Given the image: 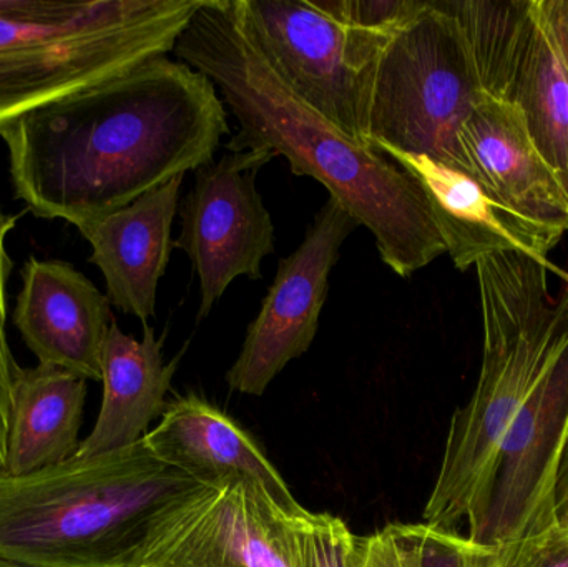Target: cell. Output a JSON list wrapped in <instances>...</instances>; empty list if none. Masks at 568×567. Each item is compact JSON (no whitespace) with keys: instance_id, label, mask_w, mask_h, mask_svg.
Here are the masks:
<instances>
[{"instance_id":"1","label":"cell","mask_w":568,"mask_h":567,"mask_svg":"<svg viewBox=\"0 0 568 567\" xmlns=\"http://www.w3.org/2000/svg\"><path fill=\"white\" fill-rule=\"evenodd\" d=\"M229 133L215 83L163 55L23 113L0 139L17 199L80 229L213 162Z\"/></svg>"},{"instance_id":"2","label":"cell","mask_w":568,"mask_h":567,"mask_svg":"<svg viewBox=\"0 0 568 567\" xmlns=\"http://www.w3.org/2000/svg\"><path fill=\"white\" fill-rule=\"evenodd\" d=\"M173 53L215 83L239 123L230 152L270 150L326 186L376 240L381 260L409 279L447 253L416 180L297 99L236 19L230 0H203Z\"/></svg>"},{"instance_id":"3","label":"cell","mask_w":568,"mask_h":567,"mask_svg":"<svg viewBox=\"0 0 568 567\" xmlns=\"http://www.w3.org/2000/svg\"><path fill=\"white\" fill-rule=\"evenodd\" d=\"M202 483L145 438L40 472H0V561L20 567H139L153 533Z\"/></svg>"},{"instance_id":"4","label":"cell","mask_w":568,"mask_h":567,"mask_svg":"<svg viewBox=\"0 0 568 567\" xmlns=\"http://www.w3.org/2000/svg\"><path fill=\"white\" fill-rule=\"evenodd\" d=\"M474 266L483 305V368L474 395L450 419L423 515L427 525L447 529L466 522L507 428L568 328V275L552 298L549 262L506 252Z\"/></svg>"},{"instance_id":"5","label":"cell","mask_w":568,"mask_h":567,"mask_svg":"<svg viewBox=\"0 0 568 567\" xmlns=\"http://www.w3.org/2000/svg\"><path fill=\"white\" fill-rule=\"evenodd\" d=\"M203 0H0V129L166 55Z\"/></svg>"},{"instance_id":"6","label":"cell","mask_w":568,"mask_h":567,"mask_svg":"<svg viewBox=\"0 0 568 567\" xmlns=\"http://www.w3.org/2000/svg\"><path fill=\"white\" fill-rule=\"evenodd\" d=\"M484 99L456 17L446 0H426L371 70L367 146L426 155L476 180L460 132Z\"/></svg>"},{"instance_id":"7","label":"cell","mask_w":568,"mask_h":567,"mask_svg":"<svg viewBox=\"0 0 568 567\" xmlns=\"http://www.w3.org/2000/svg\"><path fill=\"white\" fill-rule=\"evenodd\" d=\"M567 438L568 328L500 442L466 519L470 539L517 548L557 526Z\"/></svg>"},{"instance_id":"8","label":"cell","mask_w":568,"mask_h":567,"mask_svg":"<svg viewBox=\"0 0 568 567\" xmlns=\"http://www.w3.org/2000/svg\"><path fill=\"white\" fill-rule=\"evenodd\" d=\"M276 156L270 150L226 153L196 170L193 189L180 202L182 233L173 249L183 250L199 273V322L239 276L262 280L263 260L275 253V225L256 176Z\"/></svg>"},{"instance_id":"9","label":"cell","mask_w":568,"mask_h":567,"mask_svg":"<svg viewBox=\"0 0 568 567\" xmlns=\"http://www.w3.org/2000/svg\"><path fill=\"white\" fill-rule=\"evenodd\" d=\"M297 518L256 483L223 479L162 519L139 567H301Z\"/></svg>"},{"instance_id":"10","label":"cell","mask_w":568,"mask_h":567,"mask_svg":"<svg viewBox=\"0 0 568 567\" xmlns=\"http://www.w3.org/2000/svg\"><path fill=\"white\" fill-rule=\"evenodd\" d=\"M246 36L291 92L367 146L366 80L351 65L346 29L320 0H230Z\"/></svg>"},{"instance_id":"11","label":"cell","mask_w":568,"mask_h":567,"mask_svg":"<svg viewBox=\"0 0 568 567\" xmlns=\"http://www.w3.org/2000/svg\"><path fill=\"white\" fill-rule=\"evenodd\" d=\"M361 223L334 199H327L303 243L286 259L246 332L242 352L226 383L242 395H265L273 379L313 345L329 292V275L341 246Z\"/></svg>"},{"instance_id":"12","label":"cell","mask_w":568,"mask_h":567,"mask_svg":"<svg viewBox=\"0 0 568 567\" xmlns=\"http://www.w3.org/2000/svg\"><path fill=\"white\" fill-rule=\"evenodd\" d=\"M13 308V326L39 365L80 378L102 379V346L112 325V305L72 263L30 256Z\"/></svg>"},{"instance_id":"13","label":"cell","mask_w":568,"mask_h":567,"mask_svg":"<svg viewBox=\"0 0 568 567\" xmlns=\"http://www.w3.org/2000/svg\"><path fill=\"white\" fill-rule=\"evenodd\" d=\"M371 149L399 163L426 196L447 253L457 269L469 270L480 259L517 252L549 262L547 255L564 233L530 222L504 206L479 182L436 160L393 146Z\"/></svg>"},{"instance_id":"14","label":"cell","mask_w":568,"mask_h":567,"mask_svg":"<svg viewBox=\"0 0 568 567\" xmlns=\"http://www.w3.org/2000/svg\"><path fill=\"white\" fill-rule=\"evenodd\" d=\"M183 175L140 196L119 212L80 226L92 246L90 263L105 279L106 298L146 325L155 316L156 290L173 249Z\"/></svg>"},{"instance_id":"15","label":"cell","mask_w":568,"mask_h":567,"mask_svg":"<svg viewBox=\"0 0 568 567\" xmlns=\"http://www.w3.org/2000/svg\"><path fill=\"white\" fill-rule=\"evenodd\" d=\"M460 145L477 182L517 215L568 232V196L534 145L517 107L486 99L464 123Z\"/></svg>"},{"instance_id":"16","label":"cell","mask_w":568,"mask_h":567,"mask_svg":"<svg viewBox=\"0 0 568 567\" xmlns=\"http://www.w3.org/2000/svg\"><path fill=\"white\" fill-rule=\"evenodd\" d=\"M162 462L182 469L202 485L245 478L265 488L286 515L307 512L258 443L229 415L202 396H179L166 406L159 425L145 436Z\"/></svg>"},{"instance_id":"17","label":"cell","mask_w":568,"mask_h":567,"mask_svg":"<svg viewBox=\"0 0 568 567\" xmlns=\"http://www.w3.org/2000/svg\"><path fill=\"white\" fill-rule=\"evenodd\" d=\"M163 338L143 325V338L122 332L113 320L102 346L103 395L95 426L80 443L75 458L120 452L142 442L150 425L165 413L166 395L180 358L163 362Z\"/></svg>"},{"instance_id":"18","label":"cell","mask_w":568,"mask_h":567,"mask_svg":"<svg viewBox=\"0 0 568 567\" xmlns=\"http://www.w3.org/2000/svg\"><path fill=\"white\" fill-rule=\"evenodd\" d=\"M85 399L87 379L53 366H19L2 473L30 475L72 459L82 443Z\"/></svg>"},{"instance_id":"19","label":"cell","mask_w":568,"mask_h":567,"mask_svg":"<svg viewBox=\"0 0 568 567\" xmlns=\"http://www.w3.org/2000/svg\"><path fill=\"white\" fill-rule=\"evenodd\" d=\"M484 95L506 102L539 26L537 0H446Z\"/></svg>"},{"instance_id":"20","label":"cell","mask_w":568,"mask_h":567,"mask_svg":"<svg viewBox=\"0 0 568 567\" xmlns=\"http://www.w3.org/2000/svg\"><path fill=\"white\" fill-rule=\"evenodd\" d=\"M507 103L523 113L534 145L568 196V69L540 13Z\"/></svg>"},{"instance_id":"21","label":"cell","mask_w":568,"mask_h":567,"mask_svg":"<svg viewBox=\"0 0 568 567\" xmlns=\"http://www.w3.org/2000/svg\"><path fill=\"white\" fill-rule=\"evenodd\" d=\"M403 567H509L517 548L483 545L427 523L386 526Z\"/></svg>"},{"instance_id":"22","label":"cell","mask_w":568,"mask_h":567,"mask_svg":"<svg viewBox=\"0 0 568 567\" xmlns=\"http://www.w3.org/2000/svg\"><path fill=\"white\" fill-rule=\"evenodd\" d=\"M296 525L301 567H357V536L339 516L306 512Z\"/></svg>"},{"instance_id":"23","label":"cell","mask_w":568,"mask_h":567,"mask_svg":"<svg viewBox=\"0 0 568 567\" xmlns=\"http://www.w3.org/2000/svg\"><path fill=\"white\" fill-rule=\"evenodd\" d=\"M17 222L19 215H10L0 209V472L6 466L13 378L19 369L7 340V285L13 269L7 242L10 233L16 230Z\"/></svg>"},{"instance_id":"24","label":"cell","mask_w":568,"mask_h":567,"mask_svg":"<svg viewBox=\"0 0 568 567\" xmlns=\"http://www.w3.org/2000/svg\"><path fill=\"white\" fill-rule=\"evenodd\" d=\"M509 567H568V529L554 526L517 546Z\"/></svg>"},{"instance_id":"25","label":"cell","mask_w":568,"mask_h":567,"mask_svg":"<svg viewBox=\"0 0 568 567\" xmlns=\"http://www.w3.org/2000/svg\"><path fill=\"white\" fill-rule=\"evenodd\" d=\"M537 9L568 69V0H537Z\"/></svg>"},{"instance_id":"26","label":"cell","mask_w":568,"mask_h":567,"mask_svg":"<svg viewBox=\"0 0 568 567\" xmlns=\"http://www.w3.org/2000/svg\"><path fill=\"white\" fill-rule=\"evenodd\" d=\"M556 519L559 528L568 529V438L560 462L556 485Z\"/></svg>"},{"instance_id":"27","label":"cell","mask_w":568,"mask_h":567,"mask_svg":"<svg viewBox=\"0 0 568 567\" xmlns=\"http://www.w3.org/2000/svg\"><path fill=\"white\" fill-rule=\"evenodd\" d=\"M0 567H20V566L9 565V563L0 561Z\"/></svg>"}]
</instances>
